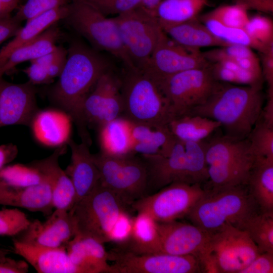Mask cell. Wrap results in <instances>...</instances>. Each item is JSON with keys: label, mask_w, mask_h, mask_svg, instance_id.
Here are the masks:
<instances>
[{"label": "cell", "mask_w": 273, "mask_h": 273, "mask_svg": "<svg viewBox=\"0 0 273 273\" xmlns=\"http://www.w3.org/2000/svg\"><path fill=\"white\" fill-rule=\"evenodd\" d=\"M110 273L203 272L200 261L192 255L160 253L138 254L120 247L108 252Z\"/></svg>", "instance_id": "obj_14"}, {"label": "cell", "mask_w": 273, "mask_h": 273, "mask_svg": "<svg viewBox=\"0 0 273 273\" xmlns=\"http://www.w3.org/2000/svg\"><path fill=\"white\" fill-rule=\"evenodd\" d=\"M210 234L204 272L239 273L260 253L248 233L233 225Z\"/></svg>", "instance_id": "obj_10"}, {"label": "cell", "mask_w": 273, "mask_h": 273, "mask_svg": "<svg viewBox=\"0 0 273 273\" xmlns=\"http://www.w3.org/2000/svg\"><path fill=\"white\" fill-rule=\"evenodd\" d=\"M67 145L71 150V161L64 170L74 187L75 204L94 190L100 177L88 144L83 142L78 144L70 139Z\"/></svg>", "instance_id": "obj_21"}, {"label": "cell", "mask_w": 273, "mask_h": 273, "mask_svg": "<svg viewBox=\"0 0 273 273\" xmlns=\"http://www.w3.org/2000/svg\"><path fill=\"white\" fill-rule=\"evenodd\" d=\"M66 149V145L57 148L50 156L31 163L48 180L54 209L69 211L75 204L76 192L71 179L59 163V159Z\"/></svg>", "instance_id": "obj_19"}, {"label": "cell", "mask_w": 273, "mask_h": 273, "mask_svg": "<svg viewBox=\"0 0 273 273\" xmlns=\"http://www.w3.org/2000/svg\"><path fill=\"white\" fill-rule=\"evenodd\" d=\"M205 157L209 179L204 189L246 185L255 159L248 138L226 135L206 142Z\"/></svg>", "instance_id": "obj_7"}, {"label": "cell", "mask_w": 273, "mask_h": 273, "mask_svg": "<svg viewBox=\"0 0 273 273\" xmlns=\"http://www.w3.org/2000/svg\"><path fill=\"white\" fill-rule=\"evenodd\" d=\"M72 119L61 109L38 110L29 125L34 139L51 148L66 145L70 140Z\"/></svg>", "instance_id": "obj_20"}, {"label": "cell", "mask_w": 273, "mask_h": 273, "mask_svg": "<svg viewBox=\"0 0 273 273\" xmlns=\"http://www.w3.org/2000/svg\"><path fill=\"white\" fill-rule=\"evenodd\" d=\"M262 75L268 86L267 90H273V46L260 53Z\"/></svg>", "instance_id": "obj_46"}, {"label": "cell", "mask_w": 273, "mask_h": 273, "mask_svg": "<svg viewBox=\"0 0 273 273\" xmlns=\"http://www.w3.org/2000/svg\"><path fill=\"white\" fill-rule=\"evenodd\" d=\"M92 157L101 184L125 202L131 205L148 195V171L141 156H111L99 152Z\"/></svg>", "instance_id": "obj_9"}, {"label": "cell", "mask_w": 273, "mask_h": 273, "mask_svg": "<svg viewBox=\"0 0 273 273\" xmlns=\"http://www.w3.org/2000/svg\"><path fill=\"white\" fill-rule=\"evenodd\" d=\"M206 143L177 140L167 156L140 155L148 175V195L174 183H206L209 179Z\"/></svg>", "instance_id": "obj_4"}, {"label": "cell", "mask_w": 273, "mask_h": 273, "mask_svg": "<svg viewBox=\"0 0 273 273\" xmlns=\"http://www.w3.org/2000/svg\"><path fill=\"white\" fill-rule=\"evenodd\" d=\"M162 1L163 0H142L141 7L154 15L155 9Z\"/></svg>", "instance_id": "obj_55"}, {"label": "cell", "mask_w": 273, "mask_h": 273, "mask_svg": "<svg viewBox=\"0 0 273 273\" xmlns=\"http://www.w3.org/2000/svg\"><path fill=\"white\" fill-rule=\"evenodd\" d=\"M218 82L213 78L209 66L178 72L157 84L167 100L174 118L189 114L193 109L204 104Z\"/></svg>", "instance_id": "obj_11"}, {"label": "cell", "mask_w": 273, "mask_h": 273, "mask_svg": "<svg viewBox=\"0 0 273 273\" xmlns=\"http://www.w3.org/2000/svg\"><path fill=\"white\" fill-rule=\"evenodd\" d=\"M262 89V85H238L218 82L207 100L189 114L218 122L226 136L247 139L261 115L264 100Z\"/></svg>", "instance_id": "obj_3"}, {"label": "cell", "mask_w": 273, "mask_h": 273, "mask_svg": "<svg viewBox=\"0 0 273 273\" xmlns=\"http://www.w3.org/2000/svg\"><path fill=\"white\" fill-rule=\"evenodd\" d=\"M247 11L244 6L236 3L219 6L203 16L213 19L226 27L244 28L249 19Z\"/></svg>", "instance_id": "obj_38"}, {"label": "cell", "mask_w": 273, "mask_h": 273, "mask_svg": "<svg viewBox=\"0 0 273 273\" xmlns=\"http://www.w3.org/2000/svg\"><path fill=\"white\" fill-rule=\"evenodd\" d=\"M199 19L212 34L229 44L246 46L252 50H256L259 53L269 47H265L255 40L244 28L226 27L216 21L203 15Z\"/></svg>", "instance_id": "obj_37"}, {"label": "cell", "mask_w": 273, "mask_h": 273, "mask_svg": "<svg viewBox=\"0 0 273 273\" xmlns=\"http://www.w3.org/2000/svg\"><path fill=\"white\" fill-rule=\"evenodd\" d=\"M11 252V250L5 249H0V262H3L7 260V255Z\"/></svg>", "instance_id": "obj_56"}, {"label": "cell", "mask_w": 273, "mask_h": 273, "mask_svg": "<svg viewBox=\"0 0 273 273\" xmlns=\"http://www.w3.org/2000/svg\"><path fill=\"white\" fill-rule=\"evenodd\" d=\"M23 71L27 76L28 81L34 85L49 84L53 81L48 75L45 67L33 62H30V65Z\"/></svg>", "instance_id": "obj_45"}, {"label": "cell", "mask_w": 273, "mask_h": 273, "mask_svg": "<svg viewBox=\"0 0 273 273\" xmlns=\"http://www.w3.org/2000/svg\"><path fill=\"white\" fill-rule=\"evenodd\" d=\"M236 3L244 6L248 10H254L260 12L272 14L273 0H234Z\"/></svg>", "instance_id": "obj_49"}, {"label": "cell", "mask_w": 273, "mask_h": 273, "mask_svg": "<svg viewBox=\"0 0 273 273\" xmlns=\"http://www.w3.org/2000/svg\"><path fill=\"white\" fill-rule=\"evenodd\" d=\"M61 35V31L56 23L32 41L14 51L0 66V77L17 65L30 61L55 49Z\"/></svg>", "instance_id": "obj_30"}, {"label": "cell", "mask_w": 273, "mask_h": 273, "mask_svg": "<svg viewBox=\"0 0 273 273\" xmlns=\"http://www.w3.org/2000/svg\"><path fill=\"white\" fill-rule=\"evenodd\" d=\"M244 29L253 39L262 46H273V21L270 18L261 15L249 18Z\"/></svg>", "instance_id": "obj_42"}, {"label": "cell", "mask_w": 273, "mask_h": 273, "mask_svg": "<svg viewBox=\"0 0 273 273\" xmlns=\"http://www.w3.org/2000/svg\"><path fill=\"white\" fill-rule=\"evenodd\" d=\"M130 133L134 154L167 156L177 140L168 125L154 127L130 122Z\"/></svg>", "instance_id": "obj_25"}, {"label": "cell", "mask_w": 273, "mask_h": 273, "mask_svg": "<svg viewBox=\"0 0 273 273\" xmlns=\"http://www.w3.org/2000/svg\"><path fill=\"white\" fill-rule=\"evenodd\" d=\"M161 253L175 255H192L200 262L204 272L210 234L193 223L174 220L157 222Z\"/></svg>", "instance_id": "obj_16"}, {"label": "cell", "mask_w": 273, "mask_h": 273, "mask_svg": "<svg viewBox=\"0 0 273 273\" xmlns=\"http://www.w3.org/2000/svg\"><path fill=\"white\" fill-rule=\"evenodd\" d=\"M68 5L42 14L26 21L9 42L0 50V66L14 51L29 43L52 25L63 20Z\"/></svg>", "instance_id": "obj_28"}, {"label": "cell", "mask_w": 273, "mask_h": 273, "mask_svg": "<svg viewBox=\"0 0 273 273\" xmlns=\"http://www.w3.org/2000/svg\"><path fill=\"white\" fill-rule=\"evenodd\" d=\"M71 0H26L21 4L14 18L22 22L28 21L42 14L68 5Z\"/></svg>", "instance_id": "obj_41"}, {"label": "cell", "mask_w": 273, "mask_h": 273, "mask_svg": "<svg viewBox=\"0 0 273 273\" xmlns=\"http://www.w3.org/2000/svg\"><path fill=\"white\" fill-rule=\"evenodd\" d=\"M241 230L248 233L260 253H273V214L259 212L246 220Z\"/></svg>", "instance_id": "obj_35"}, {"label": "cell", "mask_w": 273, "mask_h": 273, "mask_svg": "<svg viewBox=\"0 0 273 273\" xmlns=\"http://www.w3.org/2000/svg\"><path fill=\"white\" fill-rule=\"evenodd\" d=\"M21 3V0H0V18L12 16V12L17 10Z\"/></svg>", "instance_id": "obj_54"}, {"label": "cell", "mask_w": 273, "mask_h": 273, "mask_svg": "<svg viewBox=\"0 0 273 273\" xmlns=\"http://www.w3.org/2000/svg\"><path fill=\"white\" fill-rule=\"evenodd\" d=\"M120 78L122 117L148 126H167L173 116L158 85L137 68H124Z\"/></svg>", "instance_id": "obj_6"}, {"label": "cell", "mask_w": 273, "mask_h": 273, "mask_svg": "<svg viewBox=\"0 0 273 273\" xmlns=\"http://www.w3.org/2000/svg\"><path fill=\"white\" fill-rule=\"evenodd\" d=\"M0 205L20 207L49 216L54 209L50 184L47 178L39 184L26 188L0 185Z\"/></svg>", "instance_id": "obj_24"}, {"label": "cell", "mask_w": 273, "mask_h": 273, "mask_svg": "<svg viewBox=\"0 0 273 273\" xmlns=\"http://www.w3.org/2000/svg\"><path fill=\"white\" fill-rule=\"evenodd\" d=\"M199 49L185 47L164 31L143 71L157 84L178 72L209 66Z\"/></svg>", "instance_id": "obj_15"}, {"label": "cell", "mask_w": 273, "mask_h": 273, "mask_svg": "<svg viewBox=\"0 0 273 273\" xmlns=\"http://www.w3.org/2000/svg\"><path fill=\"white\" fill-rule=\"evenodd\" d=\"M64 69L49 93L51 101L68 113L75 123L81 142L92 140L82 114L83 103L101 75L111 69L99 51L79 39L69 43Z\"/></svg>", "instance_id": "obj_1"}, {"label": "cell", "mask_w": 273, "mask_h": 273, "mask_svg": "<svg viewBox=\"0 0 273 273\" xmlns=\"http://www.w3.org/2000/svg\"><path fill=\"white\" fill-rule=\"evenodd\" d=\"M66 249L72 262L81 273H110L109 253L103 243L89 237L75 235Z\"/></svg>", "instance_id": "obj_23"}, {"label": "cell", "mask_w": 273, "mask_h": 273, "mask_svg": "<svg viewBox=\"0 0 273 273\" xmlns=\"http://www.w3.org/2000/svg\"><path fill=\"white\" fill-rule=\"evenodd\" d=\"M273 253H259L239 273H272Z\"/></svg>", "instance_id": "obj_44"}, {"label": "cell", "mask_w": 273, "mask_h": 273, "mask_svg": "<svg viewBox=\"0 0 273 273\" xmlns=\"http://www.w3.org/2000/svg\"><path fill=\"white\" fill-rule=\"evenodd\" d=\"M102 13L116 16L141 6L142 0H88Z\"/></svg>", "instance_id": "obj_43"}, {"label": "cell", "mask_w": 273, "mask_h": 273, "mask_svg": "<svg viewBox=\"0 0 273 273\" xmlns=\"http://www.w3.org/2000/svg\"><path fill=\"white\" fill-rule=\"evenodd\" d=\"M267 102L263 107L259 120L273 127V90H267Z\"/></svg>", "instance_id": "obj_52"}, {"label": "cell", "mask_w": 273, "mask_h": 273, "mask_svg": "<svg viewBox=\"0 0 273 273\" xmlns=\"http://www.w3.org/2000/svg\"><path fill=\"white\" fill-rule=\"evenodd\" d=\"M25 1H26V0H21V2H22V1H24V2H25Z\"/></svg>", "instance_id": "obj_57"}, {"label": "cell", "mask_w": 273, "mask_h": 273, "mask_svg": "<svg viewBox=\"0 0 273 273\" xmlns=\"http://www.w3.org/2000/svg\"><path fill=\"white\" fill-rule=\"evenodd\" d=\"M67 56V54L62 56L46 67L48 74L52 79L60 75L66 64Z\"/></svg>", "instance_id": "obj_53"}, {"label": "cell", "mask_w": 273, "mask_h": 273, "mask_svg": "<svg viewBox=\"0 0 273 273\" xmlns=\"http://www.w3.org/2000/svg\"><path fill=\"white\" fill-rule=\"evenodd\" d=\"M100 79L103 86V98L97 129L108 122L122 117L123 113L120 76L110 69Z\"/></svg>", "instance_id": "obj_34"}, {"label": "cell", "mask_w": 273, "mask_h": 273, "mask_svg": "<svg viewBox=\"0 0 273 273\" xmlns=\"http://www.w3.org/2000/svg\"><path fill=\"white\" fill-rule=\"evenodd\" d=\"M113 18L127 55L143 70L163 31L157 19L141 7Z\"/></svg>", "instance_id": "obj_12"}, {"label": "cell", "mask_w": 273, "mask_h": 273, "mask_svg": "<svg viewBox=\"0 0 273 273\" xmlns=\"http://www.w3.org/2000/svg\"><path fill=\"white\" fill-rule=\"evenodd\" d=\"M247 138L255 158L273 159V127L259 119Z\"/></svg>", "instance_id": "obj_39"}, {"label": "cell", "mask_w": 273, "mask_h": 273, "mask_svg": "<svg viewBox=\"0 0 273 273\" xmlns=\"http://www.w3.org/2000/svg\"><path fill=\"white\" fill-rule=\"evenodd\" d=\"M208 4V0H163L154 15L160 25L183 23L198 18Z\"/></svg>", "instance_id": "obj_33"}, {"label": "cell", "mask_w": 273, "mask_h": 273, "mask_svg": "<svg viewBox=\"0 0 273 273\" xmlns=\"http://www.w3.org/2000/svg\"><path fill=\"white\" fill-rule=\"evenodd\" d=\"M63 20L94 49L109 53L124 68H136L124 49L113 17L108 18L88 0H71Z\"/></svg>", "instance_id": "obj_8"}, {"label": "cell", "mask_w": 273, "mask_h": 273, "mask_svg": "<svg viewBox=\"0 0 273 273\" xmlns=\"http://www.w3.org/2000/svg\"><path fill=\"white\" fill-rule=\"evenodd\" d=\"M18 150L16 145L9 143L0 145V170L12 162L17 156Z\"/></svg>", "instance_id": "obj_51"}, {"label": "cell", "mask_w": 273, "mask_h": 273, "mask_svg": "<svg viewBox=\"0 0 273 273\" xmlns=\"http://www.w3.org/2000/svg\"><path fill=\"white\" fill-rule=\"evenodd\" d=\"M30 222L26 214L17 208H3L0 209V236L15 237Z\"/></svg>", "instance_id": "obj_40"}, {"label": "cell", "mask_w": 273, "mask_h": 273, "mask_svg": "<svg viewBox=\"0 0 273 273\" xmlns=\"http://www.w3.org/2000/svg\"><path fill=\"white\" fill-rule=\"evenodd\" d=\"M28 269V263L25 260L8 257L6 261L0 262V273H26Z\"/></svg>", "instance_id": "obj_48"}, {"label": "cell", "mask_w": 273, "mask_h": 273, "mask_svg": "<svg viewBox=\"0 0 273 273\" xmlns=\"http://www.w3.org/2000/svg\"><path fill=\"white\" fill-rule=\"evenodd\" d=\"M101 153L111 156L134 154L132 150L130 122L120 117L97 128Z\"/></svg>", "instance_id": "obj_31"}, {"label": "cell", "mask_w": 273, "mask_h": 273, "mask_svg": "<svg viewBox=\"0 0 273 273\" xmlns=\"http://www.w3.org/2000/svg\"><path fill=\"white\" fill-rule=\"evenodd\" d=\"M76 234L69 211L55 209L48 219L31 221L28 226L14 239L22 243L44 248L66 247Z\"/></svg>", "instance_id": "obj_17"}, {"label": "cell", "mask_w": 273, "mask_h": 273, "mask_svg": "<svg viewBox=\"0 0 273 273\" xmlns=\"http://www.w3.org/2000/svg\"><path fill=\"white\" fill-rule=\"evenodd\" d=\"M168 126L175 138L186 142L202 141L221 125L204 116L188 114L173 118Z\"/></svg>", "instance_id": "obj_32"}, {"label": "cell", "mask_w": 273, "mask_h": 273, "mask_svg": "<svg viewBox=\"0 0 273 273\" xmlns=\"http://www.w3.org/2000/svg\"><path fill=\"white\" fill-rule=\"evenodd\" d=\"M35 85L29 81L14 83L0 77V128L29 126L38 111Z\"/></svg>", "instance_id": "obj_18"}, {"label": "cell", "mask_w": 273, "mask_h": 273, "mask_svg": "<svg viewBox=\"0 0 273 273\" xmlns=\"http://www.w3.org/2000/svg\"><path fill=\"white\" fill-rule=\"evenodd\" d=\"M67 54V50L61 46L30 61L41 65L46 68L60 57Z\"/></svg>", "instance_id": "obj_50"}, {"label": "cell", "mask_w": 273, "mask_h": 273, "mask_svg": "<svg viewBox=\"0 0 273 273\" xmlns=\"http://www.w3.org/2000/svg\"><path fill=\"white\" fill-rule=\"evenodd\" d=\"M246 185L260 212L273 214V159L256 157Z\"/></svg>", "instance_id": "obj_26"}, {"label": "cell", "mask_w": 273, "mask_h": 273, "mask_svg": "<svg viewBox=\"0 0 273 273\" xmlns=\"http://www.w3.org/2000/svg\"><path fill=\"white\" fill-rule=\"evenodd\" d=\"M21 23L12 16L0 18V45L16 35L22 27Z\"/></svg>", "instance_id": "obj_47"}, {"label": "cell", "mask_w": 273, "mask_h": 273, "mask_svg": "<svg viewBox=\"0 0 273 273\" xmlns=\"http://www.w3.org/2000/svg\"><path fill=\"white\" fill-rule=\"evenodd\" d=\"M130 205L99 181L69 211L75 224V235L89 237L103 244L120 245L126 241L130 231Z\"/></svg>", "instance_id": "obj_2"}, {"label": "cell", "mask_w": 273, "mask_h": 273, "mask_svg": "<svg viewBox=\"0 0 273 273\" xmlns=\"http://www.w3.org/2000/svg\"><path fill=\"white\" fill-rule=\"evenodd\" d=\"M204 192L199 184L174 183L134 201L131 207L158 222L177 220L186 216Z\"/></svg>", "instance_id": "obj_13"}, {"label": "cell", "mask_w": 273, "mask_h": 273, "mask_svg": "<svg viewBox=\"0 0 273 273\" xmlns=\"http://www.w3.org/2000/svg\"><path fill=\"white\" fill-rule=\"evenodd\" d=\"M119 245L122 249L138 254L161 253L157 222L146 214L136 213L132 216L127 239Z\"/></svg>", "instance_id": "obj_29"}, {"label": "cell", "mask_w": 273, "mask_h": 273, "mask_svg": "<svg viewBox=\"0 0 273 273\" xmlns=\"http://www.w3.org/2000/svg\"><path fill=\"white\" fill-rule=\"evenodd\" d=\"M47 179L31 163L6 165L0 170V185L26 188L39 184Z\"/></svg>", "instance_id": "obj_36"}, {"label": "cell", "mask_w": 273, "mask_h": 273, "mask_svg": "<svg viewBox=\"0 0 273 273\" xmlns=\"http://www.w3.org/2000/svg\"><path fill=\"white\" fill-rule=\"evenodd\" d=\"M14 252L38 273H81L70 260L66 247L44 248L13 239Z\"/></svg>", "instance_id": "obj_22"}, {"label": "cell", "mask_w": 273, "mask_h": 273, "mask_svg": "<svg viewBox=\"0 0 273 273\" xmlns=\"http://www.w3.org/2000/svg\"><path fill=\"white\" fill-rule=\"evenodd\" d=\"M160 25L169 37L185 47L200 49L231 44L215 36L198 17L183 23Z\"/></svg>", "instance_id": "obj_27"}, {"label": "cell", "mask_w": 273, "mask_h": 273, "mask_svg": "<svg viewBox=\"0 0 273 273\" xmlns=\"http://www.w3.org/2000/svg\"><path fill=\"white\" fill-rule=\"evenodd\" d=\"M204 190L186 217L209 233L228 225L241 229L250 217L260 212L247 185Z\"/></svg>", "instance_id": "obj_5"}]
</instances>
